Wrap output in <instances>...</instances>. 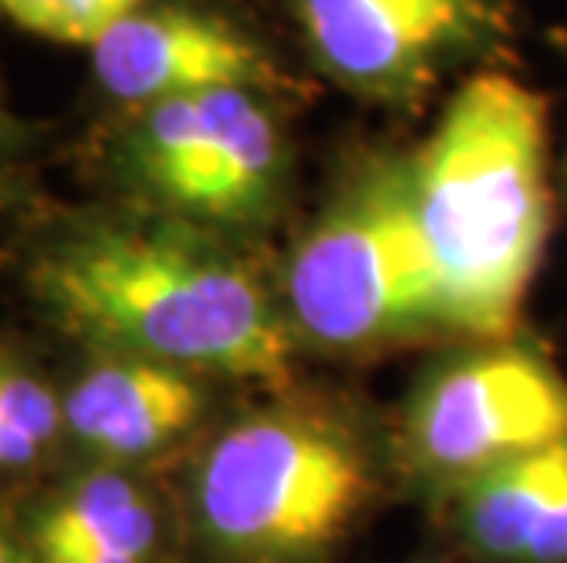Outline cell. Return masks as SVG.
<instances>
[{
	"label": "cell",
	"instance_id": "1",
	"mask_svg": "<svg viewBox=\"0 0 567 563\" xmlns=\"http://www.w3.org/2000/svg\"><path fill=\"white\" fill-rule=\"evenodd\" d=\"M406 165L440 326L509 337L553 227L546 100L513 74L484 70L454 92Z\"/></svg>",
	"mask_w": 567,
	"mask_h": 563
},
{
	"label": "cell",
	"instance_id": "2",
	"mask_svg": "<svg viewBox=\"0 0 567 563\" xmlns=\"http://www.w3.org/2000/svg\"><path fill=\"white\" fill-rule=\"evenodd\" d=\"M33 290L111 355L202 374L286 380L293 326L243 260L173 227L92 223L33 260Z\"/></svg>",
	"mask_w": 567,
	"mask_h": 563
},
{
	"label": "cell",
	"instance_id": "3",
	"mask_svg": "<svg viewBox=\"0 0 567 563\" xmlns=\"http://www.w3.org/2000/svg\"><path fill=\"white\" fill-rule=\"evenodd\" d=\"M286 319L322 347L443 330L406 161L359 169L308 227L286 268Z\"/></svg>",
	"mask_w": 567,
	"mask_h": 563
},
{
	"label": "cell",
	"instance_id": "4",
	"mask_svg": "<svg viewBox=\"0 0 567 563\" xmlns=\"http://www.w3.org/2000/svg\"><path fill=\"white\" fill-rule=\"evenodd\" d=\"M370 494L359 442L311 414L268 410L231 425L198 469L205 538L246 563H293L330 549Z\"/></svg>",
	"mask_w": 567,
	"mask_h": 563
},
{
	"label": "cell",
	"instance_id": "5",
	"mask_svg": "<svg viewBox=\"0 0 567 563\" xmlns=\"http://www.w3.org/2000/svg\"><path fill=\"white\" fill-rule=\"evenodd\" d=\"M128 173L179 217L246 227L282 198L289 143L264 92L220 88L143 106Z\"/></svg>",
	"mask_w": 567,
	"mask_h": 563
},
{
	"label": "cell",
	"instance_id": "6",
	"mask_svg": "<svg viewBox=\"0 0 567 563\" xmlns=\"http://www.w3.org/2000/svg\"><path fill=\"white\" fill-rule=\"evenodd\" d=\"M316 63L367 100L403 103L509 33L505 0H289Z\"/></svg>",
	"mask_w": 567,
	"mask_h": 563
},
{
	"label": "cell",
	"instance_id": "7",
	"mask_svg": "<svg viewBox=\"0 0 567 563\" xmlns=\"http://www.w3.org/2000/svg\"><path fill=\"white\" fill-rule=\"evenodd\" d=\"M567 439V380L530 347L491 344L443 366L410 414V447L440 476L473 479Z\"/></svg>",
	"mask_w": 567,
	"mask_h": 563
},
{
	"label": "cell",
	"instance_id": "8",
	"mask_svg": "<svg viewBox=\"0 0 567 563\" xmlns=\"http://www.w3.org/2000/svg\"><path fill=\"white\" fill-rule=\"evenodd\" d=\"M92 70L125 106L220 88L286 92L289 74L246 27L195 4H143L92 44Z\"/></svg>",
	"mask_w": 567,
	"mask_h": 563
},
{
	"label": "cell",
	"instance_id": "9",
	"mask_svg": "<svg viewBox=\"0 0 567 563\" xmlns=\"http://www.w3.org/2000/svg\"><path fill=\"white\" fill-rule=\"evenodd\" d=\"M202 417L190 369L136 355H106L74 380L63 428L103 461H140L165 450Z\"/></svg>",
	"mask_w": 567,
	"mask_h": 563
},
{
	"label": "cell",
	"instance_id": "10",
	"mask_svg": "<svg viewBox=\"0 0 567 563\" xmlns=\"http://www.w3.org/2000/svg\"><path fill=\"white\" fill-rule=\"evenodd\" d=\"M457 517L498 563H567V439L465 479Z\"/></svg>",
	"mask_w": 567,
	"mask_h": 563
},
{
	"label": "cell",
	"instance_id": "11",
	"mask_svg": "<svg viewBox=\"0 0 567 563\" xmlns=\"http://www.w3.org/2000/svg\"><path fill=\"white\" fill-rule=\"evenodd\" d=\"M162 542L154 501L122 472H92L33 523V563H151Z\"/></svg>",
	"mask_w": 567,
	"mask_h": 563
},
{
	"label": "cell",
	"instance_id": "12",
	"mask_svg": "<svg viewBox=\"0 0 567 563\" xmlns=\"http://www.w3.org/2000/svg\"><path fill=\"white\" fill-rule=\"evenodd\" d=\"M63 428L52 385L16 358H0V472L27 469Z\"/></svg>",
	"mask_w": 567,
	"mask_h": 563
},
{
	"label": "cell",
	"instance_id": "13",
	"mask_svg": "<svg viewBox=\"0 0 567 563\" xmlns=\"http://www.w3.org/2000/svg\"><path fill=\"white\" fill-rule=\"evenodd\" d=\"M143 4L147 0H0V11L41 38L95 44Z\"/></svg>",
	"mask_w": 567,
	"mask_h": 563
},
{
	"label": "cell",
	"instance_id": "14",
	"mask_svg": "<svg viewBox=\"0 0 567 563\" xmlns=\"http://www.w3.org/2000/svg\"><path fill=\"white\" fill-rule=\"evenodd\" d=\"M0 563H33V560L22 553V549L11 542L4 531H0Z\"/></svg>",
	"mask_w": 567,
	"mask_h": 563
},
{
	"label": "cell",
	"instance_id": "15",
	"mask_svg": "<svg viewBox=\"0 0 567 563\" xmlns=\"http://www.w3.org/2000/svg\"><path fill=\"white\" fill-rule=\"evenodd\" d=\"M560 48H564V63H567V30L560 33Z\"/></svg>",
	"mask_w": 567,
	"mask_h": 563
},
{
	"label": "cell",
	"instance_id": "16",
	"mask_svg": "<svg viewBox=\"0 0 567 563\" xmlns=\"http://www.w3.org/2000/svg\"><path fill=\"white\" fill-rule=\"evenodd\" d=\"M0 201H4V184H0Z\"/></svg>",
	"mask_w": 567,
	"mask_h": 563
},
{
	"label": "cell",
	"instance_id": "17",
	"mask_svg": "<svg viewBox=\"0 0 567 563\" xmlns=\"http://www.w3.org/2000/svg\"><path fill=\"white\" fill-rule=\"evenodd\" d=\"M0 128H4V117H0Z\"/></svg>",
	"mask_w": 567,
	"mask_h": 563
}]
</instances>
